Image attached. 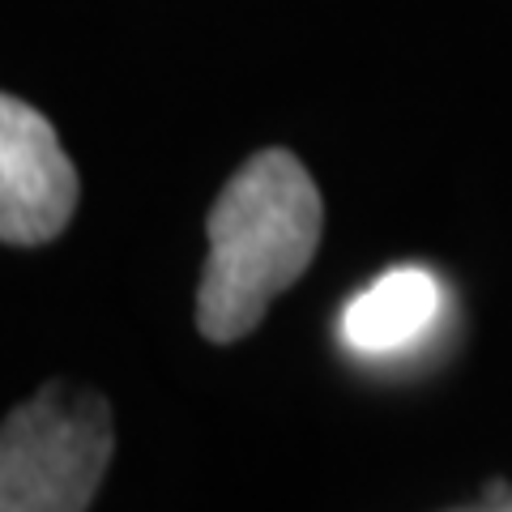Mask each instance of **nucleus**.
<instances>
[{"instance_id": "f03ea898", "label": "nucleus", "mask_w": 512, "mask_h": 512, "mask_svg": "<svg viewBox=\"0 0 512 512\" xmlns=\"http://www.w3.org/2000/svg\"><path fill=\"white\" fill-rule=\"evenodd\" d=\"M116 453L103 393L43 384L0 427V512H86Z\"/></svg>"}, {"instance_id": "423d86ee", "label": "nucleus", "mask_w": 512, "mask_h": 512, "mask_svg": "<svg viewBox=\"0 0 512 512\" xmlns=\"http://www.w3.org/2000/svg\"><path fill=\"white\" fill-rule=\"evenodd\" d=\"M457 512H512V495H508V500H500V504L483 500V508H457Z\"/></svg>"}, {"instance_id": "20e7f679", "label": "nucleus", "mask_w": 512, "mask_h": 512, "mask_svg": "<svg viewBox=\"0 0 512 512\" xmlns=\"http://www.w3.org/2000/svg\"><path fill=\"white\" fill-rule=\"evenodd\" d=\"M440 308V286L419 265L389 269L376 278L363 295L346 303L342 316V338L359 355H393V350L423 338L427 325L436 320Z\"/></svg>"}, {"instance_id": "7ed1b4c3", "label": "nucleus", "mask_w": 512, "mask_h": 512, "mask_svg": "<svg viewBox=\"0 0 512 512\" xmlns=\"http://www.w3.org/2000/svg\"><path fill=\"white\" fill-rule=\"evenodd\" d=\"M77 210V171L60 150L52 120L18 94L0 99V239L39 248L56 239Z\"/></svg>"}, {"instance_id": "f257e3e1", "label": "nucleus", "mask_w": 512, "mask_h": 512, "mask_svg": "<svg viewBox=\"0 0 512 512\" xmlns=\"http://www.w3.org/2000/svg\"><path fill=\"white\" fill-rule=\"evenodd\" d=\"M210 256L197 286V329L210 342H239L269 303L303 278L320 248L325 205L291 150H261L222 184L210 210Z\"/></svg>"}, {"instance_id": "39448f33", "label": "nucleus", "mask_w": 512, "mask_h": 512, "mask_svg": "<svg viewBox=\"0 0 512 512\" xmlns=\"http://www.w3.org/2000/svg\"><path fill=\"white\" fill-rule=\"evenodd\" d=\"M483 500H487V504H500V500H508V483H504V478H491V483L483 487Z\"/></svg>"}]
</instances>
